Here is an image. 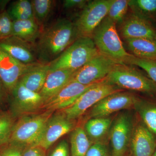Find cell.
I'll return each mask as SVG.
<instances>
[{
	"instance_id": "cell-32",
	"label": "cell",
	"mask_w": 156,
	"mask_h": 156,
	"mask_svg": "<svg viewBox=\"0 0 156 156\" xmlns=\"http://www.w3.org/2000/svg\"><path fill=\"white\" fill-rule=\"evenodd\" d=\"M25 147L9 141L0 146V156H23Z\"/></svg>"
},
{
	"instance_id": "cell-28",
	"label": "cell",
	"mask_w": 156,
	"mask_h": 156,
	"mask_svg": "<svg viewBox=\"0 0 156 156\" xmlns=\"http://www.w3.org/2000/svg\"><path fill=\"white\" fill-rule=\"evenodd\" d=\"M16 120L9 110L0 111V146L9 142Z\"/></svg>"
},
{
	"instance_id": "cell-15",
	"label": "cell",
	"mask_w": 156,
	"mask_h": 156,
	"mask_svg": "<svg viewBox=\"0 0 156 156\" xmlns=\"http://www.w3.org/2000/svg\"><path fill=\"white\" fill-rule=\"evenodd\" d=\"M120 32L124 39L145 38L156 41L153 23L132 13L121 24Z\"/></svg>"
},
{
	"instance_id": "cell-2",
	"label": "cell",
	"mask_w": 156,
	"mask_h": 156,
	"mask_svg": "<svg viewBox=\"0 0 156 156\" xmlns=\"http://www.w3.org/2000/svg\"><path fill=\"white\" fill-rule=\"evenodd\" d=\"M92 38L99 53L119 64H126L131 54L125 50L116 24L105 17L94 31Z\"/></svg>"
},
{
	"instance_id": "cell-1",
	"label": "cell",
	"mask_w": 156,
	"mask_h": 156,
	"mask_svg": "<svg viewBox=\"0 0 156 156\" xmlns=\"http://www.w3.org/2000/svg\"><path fill=\"white\" fill-rule=\"evenodd\" d=\"M77 38L74 23L69 20H57L42 30L36 47L41 63L55 60Z\"/></svg>"
},
{
	"instance_id": "cell-6",
	"label": "cell",
	"mask_w": 156,
	"mask_h": 156,
	"mask_svg": "<svg viewBox=\"0 0 156 156\" xmlns=\"http://www.w3.org/2000/svg\"><path fill=\"white\" fill-rule=\"evenodd\" d=\"M122 91L123 90L109 82L105 78L86 90L72 105L59 112L69 119L76 120L105 97Z\"/></svg>"
},
{
	"instance_id": "cell-16",
	"label": "cell",
	"mask_w": 156,
	"mask_h": 156,
	"mask_svg": "<svg viewBox=\"0 0 156 156\" xmlns=\"http://www.w3.org/2000/svg\"><path fill=\"white\" fill-rule=\"evenodd\" d=\"M156 139L143 122L134 125L130 144L131 156H151L154 150Z\"/></svg>"
},
{
	"instance_id": "cell-21",
	"label": "cell",
	"mask_w": 156,
	"mask_h": 156,
	"mask_svg": "<svg viewBox=\"0 0 156 156\" xmlns=\"http://www.w3.org/2000/svg\"><path fill=\"white\" fill-rule=\"evenodd\" d=\"M113 121L111 118H91L86 122L84 130L93 144L103 142V139L109 134Z\"/></svg>"
},
{
	"instance_id": "cell-7",
	"label": "cell",
	"mask_w": 156,
	"mask_h": 156,
	"mask_svg": "<svg viewBox=\"0 0 156 156\" xmlns=\"http://www.w3.org/2000/svg\"><path fill=\"white\" fill-rule=\"evenodd\" d=\"M113 0L89 1L74 24L77 38L89 37L106 17Z\"/></svg>"
},
{
	"instance_id": "cell-27",
	"label": "cell",
	"mask_w": 156,
	"mask_h": 156,
	"mask_svg": "<svg viewBox=\"0 0 156 156\" xmlns=\"http://www.w3.org/2000/svg\"><path fill=\"white\" fill-rule=\"evenodd\" d=\"M35 20L41 28L50 16L55 1L52 0H32L31 1Z\"/></svg>"
},
{
	"instance_id": "cell-34",
	"label": "cell",
	"mask_w": 156,
	"mask_h": 156,
	"mask_svg": "<svg viewBox=\"0 0 156 156\" xmlns=\"http://www.w3.org/2000/svg\"><path fill=\"white\" fill-rule=\"evenodd\" d=\"M49 156H70L69 147L66 140H62L59 142L53 149Z\"/></svg>"
},
{
	"instance_id": "cell-8",
	"label": "cell",
	"mask_w": 156,
	"mask_h": 156,
	"mask_svg": "<svg viewBox=\"0 0 156 156\" xmlns=\"http://www.w3.org/2000/svg\"><path fill=\"white\" fill-rule=\"evenodd\" d=\"M10 97L9 111L17 119L42 112L45 100L39 93L26 88L19 81Z\"/></svg>"
},
{
	"instance_id": "cell-9",
	"label": "cell",
	"mask_w": 156,
	"mask_h": 156,
	"mask_svg": "<svg viewBox=\"0 0 156 156\" xmlns=\"http://www.w3.org/2000/svg\"><path fill=\"white\" fill-rule=\"evenodd\" d=\"M118 63L99 53L73 74L70 82L90 85L103 80Z\"/></svg>"
},
{
	"instance_id": "cell-17",
	"label": "cell",
	"mask_w": 156,
	"mask_h": 156,
	"mask_svg": "<svg viewBox=\"0 0 156 156\" xmlns=\"http://www.w3.org/2000/svg\"><path fill=\"white\" fill-rule=\"evenodd\" d=\"M0 48L20 62L27 64L37 63L33 44L14 36L0 40Z\"/></svg>"
},
{
	"instance_id": "cell-30",
	"label": "cell",
	"mask_w": 156,
	"mask_h": 156,
	"mask_svg": "<svg viewBox=\"0 0 156 156\" xmlns=\"http://www.w3.org/2000/svg\"><path fill=\"white\" fill-rule=\"evenodd\" d=\"M126 64L132 65L141 68L146 72L149 78L156 84V60L141 59L131 54Z\"/></svg>"
},
{
	"instance_id": "cell-38",
	"label": "cell",
	"mask_w": 156,
	"mask_h": 156,
	"mask_svg": "<svg viewBox=\"0 0 156 156\" xmlns=\"http://www.w3.org/2000/svg\"><path fill=\"white\" fill-rule=\"evenodd\" d=\"M151 156H156V139L155 147L153 153Z\"/></svg>"
},
{
	"instance_id": "cell-4",
	"label": "cell",
	"mask_w": 156,
	"mask_h": 156,
	"mask_svg": "<svg viewBox=\"0 0 156 156\" xmlns=\"http://www.w3.org/2000/svg\"><path fill=\"white\" fill-rule=\"evenodd\" d=\"M54 113L42 112L18 118L14 124L9 141L25 147L37 145L46 124Z\"/></svg>"
},
{
	"instance_id": "cell-10",
	"label": "cell",
	"mask_w": 156,
	"mask_h": 156,
	"mask_svg": "<svg viewBox=\"0 0 156 156\" xmlns=\"http://www.w3.org/2000/svg\"><path fill=\"white\" fill-rule=\"evenodd\" d=\"M134 123L128 112L120 114L113 121L109 132L112 156H125L130 147Z\"/></svg>"
},
{
	"instance_id": "cell-19",
	"label": "cell",
	"mask_w": 156,
	"mask_h": 156,
	"mask_svg": "<svg viewBox=\"0 0 156 156\" xmlns=\"http://www.w3.org/2000/svg\"><path fill=\"white\" fill-rule=\"evenodd\" d=\"M50 67L49 63H37L20 78V82L30 91L40 93L44 87Z\"/></svg>"
},
{
	"instance_id": "cell-29",
	"label": "cell",
	"mask_w": 156,
	"mask_h": 156,
	"mask_svg": "<svg viewBox=\"0 0 156 156\" xmlns=\"http://www.w3.org/2000/svg\"><path fill=\"white\" fill-rule=\"evenodd\" d=\"M129 0H113L106 17L115 24H121L126 17Z\"/></svg>"
},
{
	"instance_id": "cell-13",
	"label": "cell",
	"mask_w": 156,
	"mask_h": 156,
	"mask_svg": "<svg viewBox=\"0 0 156 156\" xmlns=\"http://www.w3.org/2000/svg\"><path fill=\"white\" fill-rule=\"evenodd\" d=\"M75 121L68 119L61 112H55L48 120L37 145L48 150L59 138L76 128Z\"/></svg>"
},
{
	"instance_id": "cell-24",
	"label": "cell",
	"mask_w": 156,
	"mask_h": 156,
	"mask_svg": "<svg viewBox=\"0 0 156 156\" xmlns=\"http://www.w3.org/2000/svg\"><path fill=\"white\" fill-rule=\"evenodd\" d=\"M70 143L71 156H86L93 144L89 139L84 128L80 126L76 127L72 131Z\"/></svg>"
},
{
	"instance_id": "cell-23",
	"label": "cell",
	"mask_w": 156,
	"mask_h": 156,
	"mask_svg": "<svg viewBox=\"0 0 156 156\" xmlns=\"http://www.w3.org/2000/svg\"><path fill=\"white\" fill-rule=\"evenodd\" d=\"M134 108L143 123L156 135V104L144 99L136 98Z\"/></svg>"
},
{
	"instance_id": "cell-22",
	"label": "cell",
	"mask_w": 156,
	"mask_h": 156,
	"mask_svg": "<svg viewBox=\"0 0 156 156\" xmlns=\"http://www.w3.org/2000/svg\"><path fill=\"white\" fill-rule=\"evenodd\" d=\"M132 55L141 59L156 60V41L145 38L124 39Z\"/></svg>"
},
{
	"instance_id": "cell-11",
	"label": "cell",
	"mask_w": 156,
	"mask_h": 156,
	"mask_svg": "<svg viewBox=\"0 0 156 156\" xmlns=\"http://www.w3.org/2000/svg\"><path fill=\"white\" fill-rule=\"evenodd\" d=\"M37 63H22L0 48V80L9 96L22 76Z\"/></svg>"
},
{
	"instance_id": "cell-14",
	"label": "cell",
	"mask_w": 156,
	"mask_h": 156,
	"mask_svg": "<svg viewBox=\"0 0 156 156\" xmlns=\"http://www.w3.org/2000/svg\"><path fill=\"white\" fill-rule=\"evenodd\" d=\"M95 84L84 85L73 81L69 82L56 94L45 101L42 112H55L69 107L83 92Z\"/></svg>"
},
{
	"instance_id": "cell-33",
	"label": "cell",
	"mask_w": 156,
	"mask_h": 156,
	"mask_svg": "<svg viewBox=\"0 0 156 156\" xmlns=\"http://www.w3.org/2000/svg\"><path fill=\"white\" fill-rule=\"evenodd\" d=\"M86 156H112V155L105 143L98 142L92 144Z\"/></svg>"
},
{
	"instance_id": "cell-12",
	"label": "cell",
	"mask_w": 156,
	"mask_h": 156,
	"mask_svg": "<svg viewBox=\"0 0 156 156\" xmlns=\"http://www.w3.org/2000/svg\"><path fill=\"white\" fill-rule=\"evenodd\" d=\"M136 96L123 91L108 95L91 109V118H105L116 112L134 107Z\"/></svg>"
},
{
	"instance_id": "cell-35",
	"label": "cell",
	"mask_w": 156,
	"mask_h": 156,
	"mask_svg": "<svg viewBox=\"0 0 156 156\" xmlns=\"http://www.w3.org/2000/svg\"><path fill=\"white\" fill-rule=\"evenodd\" d=\"M47 150L39 145L27 147L23 151V156H47Z\"/></svg>"
},
{
	"instance_id": "cell-26",
	"label": "cell",
	"mask_w": 156,
	"mask_h": 156,
	"mask_svg": "<svg viewBox=\"0 0 156 156\" xmlns=\"http://www.w3.org/2000/svg\"><path fill=\"white\" fill-rule=\"evenodd\" d=\"M8 14L13 20L34 19L31 1L18 0L12 3Z\"/></svg>"
},
{
	"instance_id": "cell-20",
	"label": "cell",
	"mask_w": 156,
	"mask_h": 156,
	"mask_svg": "<svg viewBox=\"0 0 156 156\" xmlns=\"http://www.w3.org/2000/svg\"><path fill=\"white\" fill-rule=\"evenodd\" d=\"M42 30L34 19L13 20L11 35L33 45L41 33Z\"/></svg>"
},
{
	"instance_id": "cell-31",
	"label": "cell",
	"mask_w": 156,
	"mask_h": 156,
	"mask_svg": "<svg viewBox=\"0 0 156 156\" xmlns=\"http://www.w3.org/2000/svg\"><path fill=\"white\" fill-rule=\"evenodd\" d=\"M13 21L7 11L0 13V40L11 36Z\"/></svg>"
},
{
	"instance_id": "cell-3",
	"label": "cell",
	"mask_w": 156,
	"mask_h": 156,
	"mask_svg": "<svg viewBox=\"0 0 156 156\" xmlns=\"http://www.w3.org/2000/svg\"><path fill=\"white\" fill-rule=\"evenodd\" d=\"M99 53L92 38L78 37L58 58L49 63L50 71L77 70Z\"/></svg>"
},
{
	"instance_id": "cell-25",
	"label": "cell",
	"mask_w": 156,
	"mask_h": 156,
	"mask_svg": "<svg viewBox=\"0 0 156 156\" xmlns=\"http://www.w3.org/2000/svg\"><path fill=\"white\" fill-rule=\"evenodd\" d=\"M132 13L152 23L156 21V0H129Z\"/></svg>"
},
{
	"instance_id": "cell-18",
	"label": "cell",
	"mask_w": 156,
	"mask_h": 156,
	"mask_svg": "<svg viewBox=\"0 0 156 156\" xmlns=\"http://www.w3.org/2000/svg\"><path fill=\"white\" fill-rule=\"evenodd\" d=\"M75 71L69 69L50 71L44 87L39 93L44 99L45 102L69 83L72 76Z\"/></svg>"
},
{
	"instance_id": "cell-36",
	"label": "cell",
	"mask_w": 156,
	"mask_h": 156,
	"mask_svg": "<svg viewBox=\"0 0 156 156\" xmlns=\"http://www.w3.org/2000/svg\"><path fill=\"white\" fill-rule=\"evenodd\" d=\"M89 1L87 0H65L63 2V8L66 10L83 9Z\"/></svg>"
},
{
	"instance_id": "cell-37",
	"label": "cell",
	"mask_w": 156,
	"mask_h": 156,
	"mask_svg": "<svg viewBox=\"0 0 156 156\" xmlns=\"http://www.w3.org/2000/svg\"><path fill=\"white\" fill-rule=\"evenodd\" d=\"M9 97V94L0 80V109L2 108Z\"/></svg>"
},
{
	"instance_id": "cell-5",
	"label": "cell",
	"mask_w": 156,
	"mask_h": 156,
	"mask_svg": "<svg viewBox=\"0 0 156 156\" xmlns=\"http://www.w3.org/2000/svg\"><path fill=\"white\" fill-rule=\"evenodd\" d=\"M109 82L120 89L156 96V84L139 71L126 64H117L107 76Z\"/></svg>"
}]
</instances>
